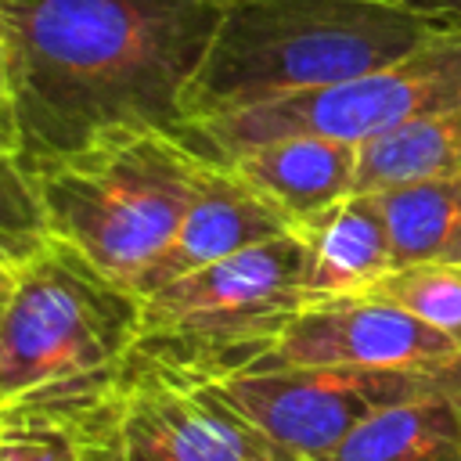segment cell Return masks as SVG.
<instances>
[{"instance_id":"277c9868","label":"cell","mask_w":461,"mask_h":461,"mask_svg":"<svg viewBox=\"0 0 461 461\" xmlns=\"http://www.w3.org/2000/svg\"><path fill=\"white\" fill-rule=\"evenodd\" d=\"M140 331V295L50 238L11 270L0 310V407L68 396L119 378Z\"/></svg>"},{"instance_id":"5b68a950","label":"cell","mask_w":461,"mask_h":461,"mask_svg":"<svg viewBox=\"0 0 461 461\" xmlns=\"http://www.w3.org/2000/svg\"><path fill=\"white\" fill-rule=\"evenodd\" d=\"M306 303L303 241L281 234L140 295L133 353L191 378H227L256 367Z\"/></svg>"},{"instance_id":"ffe728a7","label":"cell","mask_w":461,"mask_h":461,"mask_svg":"<svg viewBox=\"0 0 461 461\" xmlns=\"http://www.w3.org/2000/svg\"><path fill=\"white\" fill-rule=\"evenodd\" d=\"M403 7H411L414 14L432 18L443 29H461V0H396Z\"/></svg>"},{"instance_id":"8fae6325","label":"cell","mask_w":461,"mask_h":461,"mask_svg":"<svg viewBox=\"0 0 461 461\" xmlns=\"http://www.w3.org/2000/svg\"><path fill=\"white\" fill-rule=\"evenodd\" d=\"M306 256V299L367 295L396 270L385 220L371 194H349L292 227Z\"/></svg>"},{"instance_id":"52a82bcc","label":"cell","mask_w":461,"mask_h":461,"mask_svg":"<svg viewBox=\"0 0 461 461\" xmlns=\"http://www.w3.org/2000/svg\"><path fill=\"white\" fill-rule=\"evenodd\" d=\"M86 461H299L212 382L130 357L90 418Z\"/></svg>"},{"instance_id":"e0dca14e","label":"cell","mask_w":461,"mask_h":461,"mask_svg":"<svg viewBox=\"0 0 461 461\" xmlns=\"http://www.w3.org/2000/svg\"><path fill=\"white\" fill-rule=\"evenodd\" d=\"M54 238L32 166L22 151L0 148V263L18 270Z\"/></svg>"},{"instance_id":"2e32d148","label":"cell","mask_w":461,"mask_h":461,"mask_svg":"<svg viewBox=\"0 0 461 461\" xmlns=\"http://www.w3.org/2000/svg\"><path fill=\"white\" fill-rule=\"evenodd\" d=\"M108 385L68 396H32L4 403L0 461H86L90 418Z\"/></svg>"},{"instance_id":"8992f818","label":"cell","mask_w":461,"mask_h":461,"mask_svg":"<svg viewBox=\"0 0 461 461\" xmlns=\"http://www.w3.org/2000/svg\"><path fill=\"white\" fill-rule=\"evenodd\" d=\"M454 104H461V29H443L375 72L313 94L187 122L180 137L194 155L209 162H227L249 144L288 133H317L364 148L382 133Z\"/></svg>"},{"instance_id":"d6986e66","label":"cell","mask_w":461,"mask_h":461,"mask_svg":"<svg viewBox=\"0 0 461 461\" xmlns=\"http://www.w3.org/2000/svg\"><path fill=\"white\" fill-rule=\"evenodd\" d=\"M0 148H4V151H22V133H18V115H14L11 68H7L4 40H0Z\"/></svg>"},{"instance_id":"30bf717a","label":"cell","mask_w":461,"mask_h":461,"mask_svg":"<svg viewBox=\"0 0 461 461\" xmlns=\"http://www.w3.org/2000/svg\"><path fill=\"white\" fill-rule=\"evenodd\" d=\"M281 234H292V220L270 198H263L227 162L202 158L187 212L173 234L169 249L144 277L140 295H148L151 288H162L191 270H202L216 259H227L252 245L274 241Z\"/></svg>"},{"instance_id":"7a4b0ae2","label":"cell","mask_w":461,"mask_h":461,"mask_svg":"<svg viewBox=\"0 0 461 461\" xmlns=\"http://www.w3.org/2000/svg\"><path fill=\"white\" fill-rule=\"evenodd\" d=\"M436 32L396 0H230L184 94V126L357 79Z\"/></svg>"},{"instance_id":"ba28073f","label":"cell","mask_w":461,"mask_h":461,"mask_svg":"<svg viewBox=\"0 0 461 461\" xmlns=\"http://www.w3.org/2000/svg\"><path fill=\"white\" fill-rule=\"evenodd\" d=\"M212 385L292 457L321 461L378 411L461 389V357L425 367H256Z\"/></svg>"},{"instance_id":"44dd1931","label":"cell","mask_w":461,"mask_h":461,"mask_svg":"<svg viewBox=\"0 0 461 461\" xmlns=\"http://www.w3.org/2000/svg\"><path fill=\"white\" fill-rule=\"evenodd\" d=\"M7 288H11V270L0 263V310H4V299H7Z\"/></svg>"},{"instance_id":"6da1fadb","label":"cell","mask_w":461,"mask_h":461,"mask_svg":"<svg viewBox=\"0 0 461 461\" xmlns=\"http://www.w3.org/2000/svg\"><path fill=\"white\" fill-rule=\"evenodd\" d=\"M227 4L0 0L22 158H54L119 126L180 133Z\"/></svg>"},{"instance_id":"ac0fdd59","label":"cell","mask_w":461,"mask_h":461,"mask_svg":"<svg viewBox=\"0 0 461 461\" xmlns=\"http://www.w3.org/2000/svg\"><path fill=\"white\" fill-rule=\"evenodd\" d=\"M367 295L403 306L432 331L447 335L461 349V263H421L400 267L378 281Z\"/></svg>"},{"instance_id":"7c38bea8","label":"cell","mask_w":461,"mask_h":461,"mask_svg":"<svg viewBox=\"0 0 461 461\" xmlns=\"http://www.w3.org/2000/svg\"><path fill=\"white\" fill-rule=\"evenodd\" d=\"M227 166L270 198L295 227L299 220L357 194L360 148L317 133H288L241 148Z\"/></svg>"},{"instance_id":"9c48e42d","label":"cell","mask_w":461,"mask_h":461,"mask_svg":"<svg viewBox=\"0 0 461 461\" xmlns=\"http://www.w3.org/2000/svg\"><path fill=\"white\" fill-rule=\"evenodd\" d=\"M454 357L461 349L403 306L346 295L306 303L256 367H425Z\"/></svg>"},{"instance_id":"4fadbf2b","label":"cell","mask_w":461,"mask_h":461,"mask_svg":"<svg viewBox=\"0 0 461 461\" xmlns=\"http://www.w3.org/2000/svg\"><path fill=\"white\" fill-rule=\"evenodd\" d=\"M321 461H461V389L378 411Z\"/></svg>"},{"instance_id":"5bb4252c","label":"cell","mask_w":461,"mask_h":461,"mask_svg":"<svg viewBox=\"0 0 461 461\" xmlns=\"http://www.w3.org/2000/svg\"><path fill=\"white\" fill-rule=\"evenodd\" d=\"M400 267L461 263V176L411 180L371 191Z\"/></svg>"},{"instance_id":"9a60e30c","label":"cell","mask_w":461,"mask_h":461,"mask_svg":"<svg viewBox=\"0 0 461 461\" xmlns=\"http://www.w3.org/2000/svg\"><path fill=\"white\" fill-rule=\"evenodd\" d=\"M461 176V104L421 115L360 148L357 191L371 194L411 180Z\"/></svg>"},{"instance_id":"3957f363","label":"cell","mask_w":461,"mask_h":461,"mask_svg":"<svg viewBox=\"0 0 461 461\" xmlns=\"http://www.w3.org/2000/svg\"><path fill=\"white\" fill-rule=\"evenodd\" d=\"M29 166L54 238L140 295L187 212L202 155L180 133L119 126Z\"/></svg>"}]
</instances>
